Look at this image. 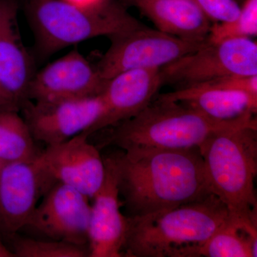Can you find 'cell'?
<instances>
[{
	"label": "cell",
	"mask_w": 257,
	"mask_h": 257,
	"mask_svg": "<svg viewBox=\"0 0 257 257\" xmlns=\"http://www.w3.org/2000/svg\"><path fill=\"white\" fill-rule=\"evenodd\" d=\"M128 217L168 210L212 194L199 148L116 154Z\"/></svg>",
	"instance_id": "6da1fadb"
},
{
	"label": "cell",
	"mask_w": 257,
	"mask_h": 257,
	"mask_svg": "<svg viewBox=\"0 0 257 257\" xmlns=\"http://www.w3.org/2000/svg\"><path fill=\"white\" fill-rule=\"evenodd\" d=\"M199 149L211 192L231 220L257 236L256 115L213 134Z\"/></svg>",
	"instance_id": "7a4b0ae2"
},
{
	"label": "cell",
	"mask_w": 257,
	"mask_h": 257,
	"mask_svg": "<svg viewBox=\"0 0 257 257\" xmlns=\"http://www.w3.org/2000/svg\"><path fill=\"white\" fill-rule=\"evenodd\" d=\"M231 219L214 194L172 209L128 217L125 256L185 257Z\"/></svg>",
	"instance_id": "3957f363"
},
{
	"label": "cell",
	"mask_w": 257,
	"mask_h": 257,
	"mask_svg": "<svg viewBox=\"0 0 257 257\" xmlns=\"http://www.w3.org/2000/svg\"><path fill=\"white\" fill-rule=\"evenodd\" d=\"M254 115L248 112L219 121L182 103L158 97L138 114L115 125L106 142L124 152L199 148L213 134Z\"/></svg>",
	"instance_id": "277c9868"
},
{
	"label": "cell",
	"mask_w": 257,
	"mask_h": 257,
	"mask_svg": "<svg viewBox=\"0 0 257 257\" xmlns=\"http://www.w3.org/2000/svg\"><path fill=\"white\" fill-rule=\"evenodd\" d=\"M29 19L40 56L48 57L95 37H111L143 26L119 3L81 8L63 0H29Z\"/></svg>",
	"instance_id": "5b68a950"
},
{
	"label": "cell",
	"mask_w": 257,
	"mask_h": 257,
	"mask_svg": "<svg viewBox=\"0 0 257 257\" xmlns=\"http://www.w3.org/2000/svg\"><path fill=\"white\" fill-rule=\"evenodd\" d=\"M162 84L192 87L228 76L257 75V44L251 38L210 43L160 69Z\"/></svg>",
	"instance_id": "8992f818"
},
{
	"label": "cell",
	"mask_w": 257,
	"mask_h": 257,
	"mask_svg": "<svg viewBox=\"0 0 257 257\" xmlns=\"http://www.w3.org/2000/svg\"><path fill=\"white\" fill-rule=\"evenodd\" d=\"M111 45L96 67L104 81L137 69H161L207 43L172 36L143 26L109 37Z\"/></svg>",
	"instance_id": "52a82bcc"
},
{
	"label": "cell",
	"mask_w": 257,
	"mask_h": 257,
	"mask_svg": "<svg viewBox=\"0 0 257 257\" xmlns=\"http://www.w3.org/2000/svg\"><path fill=\"white\" fill-rule=\"evenodd\" d=\"M24 119L35 140L47 146L87 133L106 112L101 94L50 101L27 100L22 105Z\"/></svg>",
	"instance_id": "ba28073f"
},
{
	"label": "cell",
	"mask_w": 257,
	"mask_h": 257,
	"mask_svg": "<svg viewBox=\"0 0 257 257\" xmlns=\"http://www.w3.org/2000/svg\"><path fill=\"white\" fill-rule=\"evenodd\" d=\"M89 199L77 189L55 182L37 205L28 226L50 239L84 246L89 240Z\"/></svg>",
	"instance_id": "9c48e42d"
},
{
	"label": "cell",
	"mask_w": 257,
	"mask_h": 257,
	"mask_svg": "<svg viewBox=\"0 0 257 257\" xmlns=\"http://www.w3.org/2000/svg\"><path fill=\"white\" fill-rule=\"evenodd\" d=\"M37 157L0 162V231L4 234L14 235L28 226L42 192L54 184Z\"/></svg>",
	"instance_id": "30bf717a"
},
{
	"label": "cell",
	"mask_w": 257,
	"mask_h": 257,
	"mask_svg": "<svg viewBox=\"0 0 257 257\" xmlns=\"http://www.w3.org/2000/svg\"><path fill=\"white\" fill-rule=\"evenodd\" d=\"M82 133L64 143L47 146L37 162L49 178L93 198L104 181L105 166L99 150Z\"/></svg>",
	"instance_id": "8fae6325"
},
{
	"label": "cell",
	"mask_w": 257,
	"mask_h": 257,
	"mask_svg": "<svg viewBox=\"0 0 257 257\" xmlns=\"http://www.w3.org/2000/svg\"><path fill=\"white\" fill-rule=\"evenodd\" d=\"M104 181L91 205L88 252L91 257H120L123 256L128 217L120 211L116 154L104 159Z\"/></svg>",
	"instance_id": "7c38bea8"
},
{
	"label": "cell",
	"mask_w": 257,
	"mask_h": 257,
	"mask_svg": "<svg viewBox=\"0 0 257 257\" xmlns=\"http://www.w3.org/2000/svg\"><path fill=\"white\" fill-rule=\"evenodd\" d=\"M105 82L96 67L74 49L34 74L27 99L50 101L99 95Z\"/></svg>",
	"instance_id": "4fadbf2b"
},
{
	"label": "cell",
	"mask_w": 257,
	"mask_h": 257,
	"mask_svg": "<svg viewBox=\"0 0 257 257\" xmlns=\"http://www.w3.org/2000/svg\"><path fill=\"white\" fill-rule=\"evenodd\" d=\"M160 69H131L106 80L101 93L105 114L86 133L88 136L130 119L148 106L163 84Z\"/></svg>",
	"instance_id": "5bb4252c"
},
{
	"label": "cell",
	"mask_w": 257,
	"mask_h": 257,
	"mask_svg": "<svg viewBox=\"0 0 257 257\" xmlns=\"http://www.w3.org/2000/svg\"><path fill=\"white\" fill-rule=\"evenodd\" d=\"M18 0H0V85L17 107L28 99L33 64L24 45Z\"/></svg>",
	"instance_id": "9a60e30c"
},
{
	"label": "cell",
	"mask_w": 257,
	"mask_h": 257,
	"mask_svg": "<svg viewBox=\"0 0 257 257\" xmlns=\"http://www.w3.org/2000/svg\"><path fill=\"white\" fill-rule=\"evenodd\" d=\"M136 8L164 33L190 41L207 40L210 20L194 0H141Z\"/></svg>",
	"instance_id": "2e32d148"
},
{
	"label": "cell",
	"mask_w": 257,
	"mask_h": 257,
	"mask_svg": "<svg viewBox=\"0 0 257 257\" xmlns=\"http://www.w3.org/2000/svg\"><path fill=\"white\" fill-rule=\"evenodd\" d=\"M158 97L182 103L219 121L236 119L246 113H256L257 110V96L205 84L176 89Z\"/></svg>",
	"instance_id": "e0dca14e"
},
{
	"label": "cell",
	"mask_w": 257,
	"mask_h": 257,
	"mask_svg": "<svg viewBox=\"0 0 257 257\" xmlns=\"http://www.w3.org/2000/svg\"><path fill=\"white\" fill-rule=\"evenodd\" d=\"M257 236L230 219L185 257H256Z\"/></svg>",
	"instance_id": "ac0fdd59"
},
{
	"label": "cell",
	"mask_w": 257,
	"mask_h": 257,
	"mask_svg": "<svg viewBox=\"0 0 257 257\" xmlns=\"http://www.w3.org/2000/svg\"><path fill=\"white\" fill-rule=\"evenodd\" d=\"M39 154L24 118L16 109H0V162L31 161Z\"/></svg>",
	"instance_id": "d6986e66"
},
{
	"label": "cell",
	"mask_w": 257,
	"mask_h": 257,
	"mask_svg": "<svg viewBox=\"0 0 257 257\" xmlns=\"http://www.w3.org/2000/svg\"><path fill=\"white\" fill-rule=\"evenodd\" d=\"M257 35V0H243L239 15L231 21L211 25L207 41L216 43Z\"/></svg>",
	"instance_id": "ffe728a7"
},
{
	"label": "cell",
	"mask_w": 257,
	"mask_h": 257,
	"mask_svg": "<svg viewBox=\"0 0 257 257\" xmlns=\"http://www.w3.org/2000/svg\"><path fill=\"white\" fill-rule=\"evenodd\" d=\"M13 253L19 257H84L89 252L84 246L50 239L20 237L15 239Z\"/></svg>",
	"instance_id": "44dd1931"
},
{
	"label": "cell",
	"mask_w": 257,
	"mask_h": 257,
	"mask_svg": "<svg viewBox=\"0 0 257 257\" xmlns=\"http://www.w3.org/2000/svg\"><path fill=\"white\" fill-rule=\"evenodd\" d=\"M210 21L226 23L239 15L241 6L236 0H194Z\"/></svg>",
	"instance_id": "7402d4cb"
},
{
	"label": "cell",
	"mask_w": 257,
	"mask_h": 257,
	"mask_svg": "<svg viewBox=\"0 0 257 257\" xmlns=\"http://www.w3.org/2000/svg\"><path fill=\"white\" fill-rule=\"evenodd\" d=\"M202 84L227 90L239 91L257 96V75L228 76Z\"/></svg>",
	"instance_id": "603a6c76"
},
{
	"label": "cell",
	"mask_w": 257,
	"mask_h": 257,
	"mask_svg": "<svg viewBox=\"0 0 257 257\" xmlns=\"http://www.w3.org/2000/svg\"><path fill=\"white\" fill-rule=\"evenodd\" d=\"M63 1L81 8H92V7L102 4L108 0H63Z\"/></svg>",
	"instance_id": "cb8c5ba5"
},
{
	"label": "cell",
	"mask_w": 257,
	"mask_h": 257,
	"mask_svg": "<svg viewBox=\"0 0 257 257\" xmlns=\"http://www.w3.org/2000/svg\"><path fill=\"white\" fill-rule=\"evenodd\" d=\"M18 109V108L15 105L13 101L5 92L2 86L0 85V109Z\"/></svg>",
	"instance_id": "d4e9b609"
},
{
	"label": "cell",
	"mask_w": 257,
	"mask_h": 257,
	"mask_svg": "<svg viewBox=\"0 0 257 257\" xmlns=\"http://www.w3.org/2000/svg\"><path fill=\"white\" fill-rule=\"evenodd\" d=\"M15 253L13 251H10L0 239V257H15Z\"/></svg>",
	"instance_id": "484cf974"
},
{
	"label": "cell",
	"mask_w": 257,
	"mask_h": 257,
	"mask_svg": "<svg viewBox=\"0 0 257 257\" xmlns=\"http://www.w3.org/2000/svg\"><path fill=\"white\" fill-rule=\"evenodd\" d=\"M123 1H124L126 4L136 7L139 2L141 1V0H123Z\"/></svg>",
	"instance_id": "4316f807"
},
{
	"label": "cell",
	"mask_w": 257,
	"mask_h": 257,
	"mask_svg": "<svg viewBox=\"0 0 257 257\" xmlns=\"http://www.w3.org/2000/svg\"><path fill=\"white\" fill-rule=\"evenodd\" d=\"M236 1L237 2V3H239V2H238V1H239V0H236Z\"/></svg>",
	"instance_id": "83f0119b"
}]
</instances>
